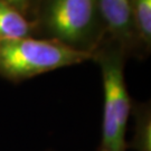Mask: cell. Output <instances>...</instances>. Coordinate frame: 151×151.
Returning a JSON list of instances; mask_svg holds the SVG:
<instances>
[{
  "mask_svg": "<svg viewBox=\"0 0 151 151\" xmlns=\"http://www.w3.org/2000/svg\"><path fill=\"white\" fill-rule=\"evenodd\" d=\"M128 56L124 49L110 37L104 38L93 54L99 64L103 83V116L99 151H127V127L132 100L124 78Z\"/></svg>",
  "mask_w": 151,
  "mask_h": 151,
  "instance_id": "obj_2",
  "label": "cell"
},
{
  "mask_svg": "<svg viewBox=\"0 0 151 151\" xmlns=\"http://www.w3.org/2000/svg\"><path fill=\"white\" fill-rule=\"evenodd\" d=\"M97 9L106 36L115 40L129 57H135L132 0H96Z\"/></svg>",
  "mask_w": 151,
  "mask_h": 151,
  "instance_id": "obj_4",
  "label": "cell"
},
{
  "mask_svg": "<svg viewBox=\"0 0 151 151\" xmlns=\"http://www.w3.org/2000/svg\"><path fill=\"white\" fill-rule=\"evenodd\" d=\"M32 22L36 37L91 55L106 37L96 0H39Z\"/></svg>",
  "mask_w": 151,
  "mask_h": 151,
  "instance_id": "obj_1",
  "label": "cell"
},
{
  "mask_svg": "<svg viewBox=\"0 0 151 151\" xmlns=\"http://www.w3.org/2000/svg\"><path fill=\"white\" fill-rule=\"evenodd\" d=\"M87 60H92L91 54L50 39L27 37L0 40V76L12 83Z\"/></svg>",
  "mask_w": 151,
  "mask_h": 151,
  "instance_id": "obj_3",
  "label": "cell"
},
{
  "mask_svg": "<svg viewBox=\"0 0 151 151\" xmlns=\"http://www.w3.org/2000/svg\"><path fill=\"white\" fill-rule=\"evenodd\" d=\"M133 137L128 142V149L133 151H151V105L150 102L132 101Z\"/></svg>",
  "mask_w": 151,
  "mask_h": 151,
  "instance_id": "obj_7",
  "label": "cell"
},
{
  "mask_svg": "<svg viewBox=\"0 0 151 151\" xmlns=\"http://www.w3.org/2000/svg\"><path fill=\"white\" fill-rule=\"evenodd\" d=\"M132 20L137 55L145 60L151 52V0H132Z\"/></svg>",
  "mask_w": 151,
  "mask_h": 151,
  "instance_id": "obj_5",
  "label": "cell"
},
{
  "mask_svg": "<svg viewBox=\"0 0 151 151\" xmlns=\"http://www.w3.org/2000/svg\"><path fill=\"white\" fill-rule=\"evenodd\" d=\"M0 1H4L7 5L17 9L32 22L35 19L39 4V0H0Z\"/></svg>",
  "mask_w": 151,
  "mask_h": 151,
  "instance_id": "obj_8",
  "label": "cell"
},
{
  "mask_svg": "<svg viewBox=\"0 0 151 151\" xmlns=\"http://www.w3.org/2000/svg\"><path fill=\"white\" fill-rule=\"evenodd\" d=\"M27 37H36L34 22L17 9L0 1V40Z\"/></svg>",
  "mask_w": 151,
  "mask_h": 151,
  "instance_id": "obj_6",
  "label": "cell"
}]
</instances>
